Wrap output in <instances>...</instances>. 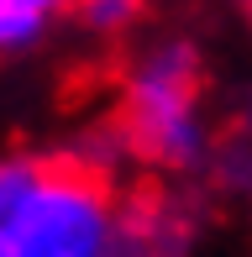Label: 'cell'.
<instances>
[{
    "instance_id": "3957f363",
    "label": "cell",
    "mask_w": 252,
    "mask_h": 257,
    "mask_svg": "<svg viewBox=\"0 0 252 257\" xmlns=\"http://www.w3.org/2000/svg\"><path fill=\"white\" fill-rule=\"evenodd\" d=\"M74 11L89 27H126V21L142 11V0H74Z\"/></svg>"
},
{
    "instance_id": "6da1fadb",
    "label": "cell",
    "mask_w": 252,
    "mask_h": 257,
    "mask_svg": "<svg viewBox=\"0 0 252 257\" xmlns=\"http://www.w3.org/2000/svg\"><path fill=\"white\" fill-rule=\"evenodd\" d=\"M110 184L89 158H32V184L0 220V257H100Z\"/></svg>"
},
{
    "instance_id": "7a4b0ae2",
    "label": "cell",
    "mask_w": 252,
    "mask_h": 257,
    "mask_svg": "<svg viewBox=\"0 0 252 257\" xmlns=\"http://www.w3.org/2000/svg\"><path fill=\"white\" fill-rule=\"evenodd\" d=\"M205 68L194 48H163L132 74L116 105V137L142 163H189L194 153V105Z\"/></svg>"
}]
</instances>
